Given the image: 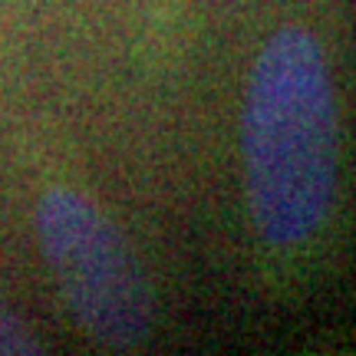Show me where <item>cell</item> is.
Segmentation results:
<instances>
[{
  "label": "cell",
  "instance_id": "6da1fadb",
  "mask_svg": "<svg viewBox=\"0 0 356 356\" xmlns=\"http://www.w3.org/2000/svg\"><path fill=\"white\" fill-rule=\"evenodd\" d=\"M244 185L257 234L314 238L337 188V102L320 43L284 26L254 60L241 113Z\"/></svg>",
  "mask_w": 356,
  "mask_h": 356
},
{
  "label": "cell",
  "instance_id": "7a4b0ae2",
  "mask_svg": "<svg viewBox=\"0 0 356 356\" xmlns=\"http://www.w3.org/2000/svg\"><path fill=\"white\" fill-rule=\"evenodd\" d=\"M40 248L79 327L109 350L149 337L152 297L119 231L70 188H53L37 208Z\"/></svg>",
  "mask_w": 356,
  "mask_h": 356
},
{
  "label": "cell",
  "instance_id": "3957f363",
  "mask_svg": "<svg viewBox=\"0 0 356 356\" xmlns=\"http://www.w3.org/2000/svg\"><path fill=\"white\" fill-rule=\"evenodd\" d=\"M26 353H40V343L13 320L10 310L0 304V356H26Z\"/></svg>",
  "mask_w": 356,
  "mask_h": 356
}]
</instances>
